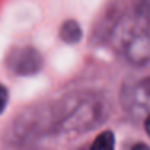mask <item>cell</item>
Segmentation results:
<instances>
[{
	"label": "cell",
	"mask_w": 150,
	"mask_h": 150,
	"mask_svg": "<svg viewBox=\"0 0 150 150\" xmlns=\"http://www.w3.org/2000/svg\"><path fill=\"white\" fill-rule=\"evenodd\" d=\"M132 15L123 23L124 33L129 36L131 50L140 47L150 49V0H132Z\"/></svg>",
	"instance_id": "cell-1"
},
{
	"label": "cell",
	"mask_w": 150,
	"mask_h": 150,
	"mask_svg": "<svg viewBox=\"0 0 150 150\" xmlns=\"http://www.w3.org/2000/svg\"><path fill=\"white\" fill-rule=\"evenodd\" d=\"M8 65L18 74H34L40 69L42 66V58L39 52L31 47L18 49L8 58Z\"/></svg>",
	"instance_id": "cell-2"
},
{
	"label": "cell",
	"mask_w": 150,
	"mask_h": 150,
	"mask_svg": "<svg viewBox=\"0 0 150 150\" xmlns=\"http://www.w3.org/2000/svg\"><path fill=\"white\" fill-rule=\"evenodd\" d=\"M82 36V31H81V26H79L76 21L69 20V21H65L60 28V37H62L65 42L68 44H74L81 39Z\"/></svg>",
	"instance_id": "cell-3"
},
{
	"label": "cell",
	"mask_w": 150,
	"mask_h": 150,
	"mask_svg": "<svg viewBox=\"0 0 150 150\" xmlns=\"http://www.w3.org/2000/svg\"><path fill=\"white\" fill-rule=\"evenodd\" d=\"M91 150H115V136L111 131L100 132L92 142Z\"/></svg>",
	"instance_id": "cell-4"
},
{
	"label": "cell",
	"mask_w": 150,
	"mask_h": 150,
	"mask_svg": "<svg viewBox=\"0 0 150 150\" xmlns=\"http://www.w3.org/2000/svg\"><path fill=\"white\" fill-rule=\"evenodd\" d=\"M7 100H8V92L4 86L0 84V113L4 111L5 105H7Z\"/></svg>",
	"instance_id": "cell-5"
},
{
	"label": "cell",
	"mask_w": 150,
	"mask_h": 150,
	"mask_svg": "<svg viewBox=\"0 0 150 150\" xmlns=\"http://www.w3.org/2000/svg\"><path fill=\"white\" fill-rule=\"evenodd\" d=\"M132 150H150L147 145H144V144H137V145L132 147Z\"/></svg>",
	"instance_id": "cell-6"
},
{
	"label": "cell",
	"mask_w": 150,
	"mask_h": 150,
	"mask_svg": "<svg viewBox=\"0 0 150 150\" xmlns=\"http://www.w3.org/2000/svg\"><path fill=\"white\" fill-rule=\"evenodd\" d=\"M145 129H147V132H149V136H150V116L145 120Z\"/></svg>",
	"instance_id": "cell-7"
}]
</instances>
